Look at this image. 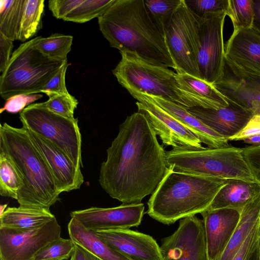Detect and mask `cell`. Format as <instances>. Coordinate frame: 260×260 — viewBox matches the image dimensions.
<instances>
[{
    "label": "cell",
    "instance_id": "60d3db41",
    "mask_svg": "<svg viewBox=\"0 0 260 260\" xmlns=\"http://www.w3.org/2000/svg\"><path fill=\"white\" fill-rule=\"evenodd\" d=\"M260 135V115H253L246 125L228 141H239Z\"/></svg>",
    "mask_w": 260,
    "mask_h": 260
},
{
    "label": "cell",
    "instance_id": "f1b7e54d",
    "mask_svg": "<svg viewBox=\"0 0 260 260\" xmlns=\"http://www.w3.org/2000/svg\"><path fill=\"white\" fill-rule=\"evenodd\" d=\"M24 185L23 176L12 160L0 152V194L17 200Z\"/></svg>",
    "mask_w": 260,
    "mask_h": 260
},
{
    "label": "cell",
    "instance_id": "277c9868",
    "mask_svg": "<svg viewBox=\"0 0 260 260\" xmlns=\"http://www.w3.org/2000/svg\"><path fill=\"white\" fill-rule=\"evenodd\" d=\"M0 152L8 156L21 172L24 185L18 193L19 206L50 210L59 200L54 178L24 127L6 122L0 126Z\"/></svg>",
    "mask_w": 260,
    "mask_h": 260
},
{
    "label": "cell",
    "instance_id": "74e56055",
    "mask_svg": "<svg viewBox=\"0 0 260 260\" xmlns=\"http://www.w3.org/2000/svg\"><path fill=\"white\" fill-rule=\"evenodd\" d=\"M43 94L40 93L30 94H18L13 96L6 100L0 112L6 111L10 113H17L21 112L31 103L41 99Z\"/></svg>",
    "mask_w": 260,
    "mask_h": 260
},
{
    "label": "cell",
    "instance_id": "836d02e7",
    "mask_svg": "<svg viewBox=\"0 0 260 260\" xmlns=\"http://www.w3.org/2000/svg\"><path fill=\"white\" fill-rule=\"evenodd\" d=\"M74 250L75 243L71 238L60 237L41 249L34 260H66L72 257Z\"/></svg>",
    "mask_w": 260,
    "mask_h": 260
},
{
    "label": "cell",
    "instance_id": "ffe728a7",
    "mask_svg": "<svg viewBox=\"0 0 260 260\" xmlns=\"http://www.w3.org/2000/svg\"><path fill=\"white\" fill-rule=\"evenodd\" d=\"M227 107L219 109L194 107L187 111L225 139L239 133L253 115L249 110L228 102Z\"/></svg>",
    "mask_w": 260,
    "mask_h": 260
},
{
    "label": "cell",
    "instance_id": "cb8c5ba5",
    "mask_svg": "<svg viewBox=\"0 0 260 260\" xmlns=\"http://www.w3.org/2000/svg\"><path fill=\"white\" fill-rule=\"evenodd\" d=\"M260 195V183L254 181L230 179L218 191L208 209H243Z\"/></svg>",
    "mask_w": 260,
    "mask_h": 260
},
{
    "label": "cell",
    "instance_id": "7a4b0ae2",
    "mask_svg": "<svg viewBox=\"0 0 260 260\" xmlns=\"http://www.w3.org/2000/svg\"><path fill=\"white\" fill-rule=\"evenodd\" d=\"M98 19L100 29L111 47L175 70L164 32L144 0H115Z\"/></svg>",
    "mask_w": 260,
    "mask_h": 260
},
{
    "label": "cell",
    "instance_id": "d6a6232c",
    "mask_svg": "<svg viewBox=\"0 0 260 260\" xmlns=\"http://www.w3.org/2000/svg\"><path fill=\"white\" fill-rule=\"evenodd\" d=\"M152 17L164 32L182 0H144Z\"/></svg>",
    "mask_w": 260,
    "mask_h": 260
},
{
    "label": "cell",
    "instance_id": "7bdbcfd3",
    "mask_svg": "<svg viewBox=\"0 0 260 260\" xmlns=\"http://www.w3.org/2000/svg\"><path fill=\"white\" fill-rule=\"evenodd\" d=\"M74 260H100L79 245L75 243Z\"/></svg>",
    "mask_w": 260,
    "mask_h": 260
},
{
    "label": "cell",
    "instance_id": "c3c4849f",
    "mask_svg": "<svg viewBox=\"0 0 260 260\" xmlns=\"http://www.w3.org/2000/svg\"><path fill=\"white\" fill-rule=\"evenodd\" d=\"M7 204L5 205H1L0 206V215L3 214V213L5 211V210L7 209Z\"/></svg>",
    "mask_w": 260,
    "mask_h": 260
},
{
    "label": "cell",
    "instance_id": "ba28073f",
    "mask_svg": "<svg viewBox=\"0 0 260 260\" xmlns=\"http://www.w3.org/2000/svg\"><path fill=\"white\" fill-rule=\"evenodd\" d=\"M22 127L49 141L78 167L82 166V139L77 118H68L31 104L19 113Z\"/></svg>",
    "mask_w": 260,
    "mask_h": 260
},
{
    "label": "cell",
    "instance_id": "d6986e66",
    "mask_svg": "<svg viewBox=\"0 0 260 260\" xmlns=\"http://www.w3.org/2000/svg\"><path fill=\"white\" fill-rule=\"evenodd\" d=\"M224 51L225 58L233 65L260 75V34L252 27L233 30Z\"/></svg>",
    "mask_w": 260,
    "mask_h": 260
},
{
    "label": "cell",
    "instance_id": "83f0119b",
    "mask_svg": "<svg viewBox=\"0 0 260 260\" xmlns=\"http://www.w3.org/2000/svg\"><path fill=\"white\" fill-rule=\"evenodd\" d=\"M26 0H1L0 33L16 40Z\"/></svg>",
    "mask_w": 260,
    "mask_h": 260
},
{
    "label": "cell",
    "instance_id": "ab89813d",
    "mask_svg": "<svg viewBox=\"0 0 260 260\" xmlns=\"http://www.w3.org/2000/svg\"><path fill=\"white\" fill-rule=\"evenodd\" d=\"M243 154L255 181L260 183V146L243 148Z\"/></svg>",
    "mask_w": 260,
    "mask_h": 260
},
{
    "label": "cell",
    "instance_id": "5bb4252c",
    "mask_svg": "<svg viewBox=\"0 0 260 260\" xmlns=\"http://www.w3.org/2000/svg\"><path fill=\"white\" fill-rule=\"evenodd\" d=\"M164 260H207L203 220L196 215L180 220L175 232L160 246Z\"/></svg>",
    "mask_w": 260,
    "mask_h": 260
},
{
    "label": "cell",
    "instance_id": "30bf717a",
    "mask_svg": "<svg viewBox=\"0 0 260 260\" xmlns=\"http://www.w3.org/2000/svg\"><path fill=\"white\" fill-rule=\"evenodd\" d=\"M225 11L208 13L200 18L198 53L201 79L212 85L220 77L224 66L223 31Z\"/></svg>",
    "mask_w": 260,
    "mask_h": 260
},
{
    "label": "cell",
    "instance_id": "b9f144b4",
    "mask_svg": "<svg viewBox=\"0 0 260 260\" xmlns=\"http://www.w3.org/2000/svg\"><path fill=\"white\" fill-rule=\"evenodd\" d=\"M13 41L0 33V71L7 68L12 55Z\"/></svg>",
    "mask_w": 260,
    "mask_h": 260
},
{
    "label": "cell",
    "instance_id": "52a82bcc",
    "mask_svg": "<svg viewBox=\"0 0 260 260\" xmlns=\"http://www.w3.org/2000/svg\"><path fill=\"white\" fill-rule=\"evenodd\" d=\"M120 53L121 59L112 73L118 83L129 92L161 98L189 109L187 100L179 87L176 73L133 53Z\"/></svg>",
    "mask_w": 260,
    "mask_h": 260
},
{
    "label": "cell",
    "instance_id": "5b68a950",
    "mask_svg": "<svg viewBox=\"0 0 260 260\" xmlns=\"http://www.w3.org/2000/svg\"><path fill=\"white\" fill-rule=\"evenodd\" d=\"M38 37L21 44L12 53L0 77V94L4 100L18 94L41 93L64 60L49 58L37 50Z\"/></svg>",
    "mask_w": 260,
    "mask_h": 260
},
{
    "label": "cell",
    "instance_id": "4dcf8cb0",
    "mask_svg": "<svg viewBox=\"0 0 260 260\" xmlns=\"http://www.w3.org/2000/svg\"><path fill=\"white\" fill-rule=\"evenodd\" d=\"M73 37L71 35L54 34L43 38L38 36L35 47L45 56L56 60L67 59L71 50Z\"/></svg>",
    "mask_w": 260,
    "mask_h": 260
},
{
    "label": "cell",
    "instance_id": "603a6c76",
    "mask_svg": "<svg viewBox=\"0 0 260 260\" xmlns=\"http://www.w3.org/2000/svg\"><path fill=\"white\" fill-rule=\"evenodd\" d=\"M115 0H50L54 17L64 21L85 23L98 18Z\"/></svg>",
    "mask_w": 260,
    "mask_h": 260
},
{
    "label": "cell",
    "instance_id": "9a60e30c",
    "mask_svg": "<svg viewBox=\"0 0 260 260\" xmlns=\"http://www.w3.org/2000/svg\"><path fill=\"white\" fill-rule=\"evenodd\" d=\"M144 208L142 203L111 208L91 207L72 211L70 216L91 231L128 229L141 224Z\"/></svg>",
    "mask_w": 260,
    "mask_h": 260
},
{
    "label": "cell",
    "instance_id": "ac0fdd59",
    "mask_svg": "<svg viewBox=\"0 0 260 260\" xmlns=\"http://www.w3.org/2000/svg\"><path fill=\"white\" fill-rule=\"evenodd\" d=\"M207 260H219L240 219L241 212L231 208L207 209L202 212Z\"/></svg>",
    "mask_w": 260,
    "mask_h": 260
},
{
    "label": "cell",
    "instance_id": "8d00e7d4",
    "mask_svg": "<svg viewBox=\"0 0 260 260\" xmlns=\"http://www.w3.org/2000/svg\"><path fill=\"white\" fill-rule=\"evenodd\" d=\"M69 65L66 59L58 72L43 87L41 93H45L48 97L54 94H69L66 84V74Z\"/></svg>",
    "mask_w": 260,
    "mask_h": 260
},
{
    "label": "cell",
    "instance_id": "d590c367",
    "mask_svg": "<svg viewBox=\"0 0 260 260\" xmlns=\"http://www.w3.org/2000/svg\"><path fill=\"white\" fill-rule=\"evenodd\" d=\"M185 2L196 16L202 18L208 13L226 12L228 0H185Z\"/></svg>",
    "mask_w": 260,
    "mask_h": 260
},
{
    "label": "cell",
    "instance_id": "f35d334b",
    "mask_svg": "<svg viewBox=\"0 0 260 260\" xmlns=\"http://www.w3.org/2000/svg\"><path fill=\"white\" fill-rule=\"evenodd\" d=\"M258 234L259 223L248 235L232 260H249L258 247Z\"/></svg>",
    "mask_w": 260,
    "mask_h": 260
},
{
    "label": "cell",
    "instance_id": "6da1fadb",
    "mask_svg": "<svg viewBox=\"0 0 260 260\" xmlns=\"http://www.w3.org/2000/svg\"><path fill=\"white\" fill-rule=\"evenodd\" d=\"M99 181L123 204L141 203L155 190L167 170L166 151L148 119L137 111L127 116L107 149Z\"/></svg>",
    "mask_w": 260,
    "mask_h": 260
},
{
    "label": "cell",
    "instance_id": "9c48e42d",
    "mask_svg": "<svg viewBox=\"0 0 260 260\" xmlns=\"http://www.w3.org/2000/svg\"><path fill=\"white\" fill-rule=\"evenodd\" d=\"M199 20L185 0H182L165 28L164 34L176 73L186 74L201 80L198 64Z\"/></svg>",
    "mask_w": 260,
    "mask_h": 260
},
{
    "label": "cell",
    "instance_id": "2e32d148",
    "mask_svg": "<svg viewBox=\"0 0 260 260\" xmlns=\"http://www.w3.org/2000/svg\"><path fill=\"white\" fill-rule=\"evenodd\" d=\"M27 131L46 162L60 193L79 189L84 182L81 167L77 166L52 143L34 132Z\"/></svg>",
    "mask_w": 260,
    "mask_h": 260
},
{
    "label": "cell",
    "instance_id": "4316f807",
    "mask_svg": "<svg viewBox=\"0 0 260 260\" xmlns=\"http://www.w3.org/2000/svg\"><path fill=\"white\" fill-rule=\"evenodd\" d=\"M259 221L260 195L243 209L238 224L219 260H232Z\"/></svg>",
    "mask_w": 260,
    "mask_h": 260
},
{
    "label": "cell",
    "instance_id": "1f68e13d",
    "mask_svg": "<svg viewBox=\"0 0 260 260\" xmlns=\"http://www.w3.org/2000/svg\"><path fill=\"white\" fill-rule=\"evenodd\" d=\"M253 4V0H228L226 13L232 22L234 30L252 27L254 19Z\"/></svg>",
    "mask_w": 260,
    "mask_h": 260
},
{
    "label": "cell",
    "instance_id": "8992f818",
    "mask_svg": "<svg viewBox=\"0 0 260 260\" xmlns=\"http://www.w3.org/2000/svg\"><path fill=\"white\" fill-rule=\"evenodd\" d=\"M165 158L167 167L175 171L226 179L255 181L241 148H174L166 151Z\"/></svg>",
    "mask_w": 260,
    "mask_h": 260
},
{
    "label": "cell",
    "instance_id": "7c38bea8",
    "mask_svg": "<svg viewBox=\"0 0 260 260\" xmlns=\"http://www.w3.org/2000/svg\"><path fill=\"white\" fill-rule=\"evenodd\" d=\"M136 99L138 111L145 114L164 145L173 148L200 149V140L183 124L159 107L143 93L132 91Z\"/></svg>",
    "mask_w": 260,
    "mask_h": 260
},
{
    "label": "cell",
    "instance_id": "681fc988",
    "mask_svg": "<svg viewBox=\"0 0 260 260\" xmlns=\"http://www.w3.org/2000/svg\"><path fill=\"white\" fill-rule=\"evenodd\" d=\"M70 260H74V257L73 254L72 256V257L70 258Z\"/></svg>",
    "mask_w": 260,
    "mask_h": 260
},
{
    "label": "cell",
    "instance_id": "bcb514c9",
    "mask_svg": "<svg viewBox=\"0 0 260 260\" xmlns=\"http://www.w3.org/2000/svg\"><path fill=\"white\" fill-rule=\"evenodd\" d=\"M249 260H259L258 247Z\"/></svg>",
    "mask_w": 260,
    "mask_h": 260
},
{
    "label": "cell",
    "instance_id": "d4e9b609",
    "mask_svg": "<svg viewBox=\"0 0 260 260\" xmlns=\"http://www.w3.org/2000/svg\"><path fill=\"white\" fill-rule=\"evenodd\" d=\"M70 238L100 260H132L110 246L93 231L71 218L68 225Z\"/></svg>",
    "mask_w": 260,
    "mask_h": 260
},
{
    "label": "cell",
    "instance_id": "484cf974",
    "mask_svg": "<svg viewBox=\"0 0 260 260\" xmlns=\"http://www.w3.org/2000/svg\"><path fill=\"white\" fill-rule=\"evenodd\" d=\"M55 218L50 210L44 209L8 207L0 215V228L17 231L38 228Z\"/></svg>",
    "mask_w": 260,
    "mask_h": 260
},
{
    "label": "cell",
    "instance_id": "44dd1931",
    "mask_svg": "<svg viewBox=\"0 0 260 260\" xmlns=\"http://www.w3.org/2000/svg\"><path fill=\"white\" fill-rule=\"evenodd\" d=\"M145 95L186 126L200 140L202 143L206 144L209 148H220L230 146L227 139L192 115L186 108L161 98Z\"/></svg>",
    "mask_w": 260,
    "mask_h": 260
},
{
    "label": "cell",
    "instance_id": "3957f363",
    "mask_svg": "<svg viewBox=\"0 0 260 260\" xmlns=\"http://www.w3.org/2000/svg\"><path fill=\"white\" fill-rule=\"evenodd\" d=\"M230 179L177 172L166 173L147 202L146 213L165 224L207 210L220 189Z\"/></svg>",
    "mask_w": 260,
    "mask_h": 260
},
{
    "label": "cell",
    "instance_id": "7dc6e473",
    "mask_svg": "<svg viewBox=\"0 0 260 260\" xmlns=\"http://www.w3.org/2000/svg\"><path fill=\"white\" fill-rule=\"evenodd\" d=\"M258 259L260 260V221L259 223V234H258Z\"/></svg>",
    "mask_w": 260,
    "mask_h": 260
},
{
    "label": "cell",
    "instance_id": "ee69618b",
    "mask_svg": "<svg viewBox=\"0 0 260 260\" xmlns=\"http://www.w3.org/2000/svg\"><path fill=\"white\" fill-rule=\"evenodd\" d=\"M253 1L254 19L252 28L260 34V0Z\"/></svg>",
    "mask_w": 260,
    "mask_h": 260
},
{
    "label": "cell",
    "instance_id": "4fadbf2b",
    "mask_svg": "<svg viewBox=\"0 0 260 260\" xmlns=\"http://www.w3.org/2000/svg\"><path fill=\"white\" fill-rule=\"evenodd\" d=\"M212 85L228 102L260 115V75L240 69L224 58L222 74Z\"/></svg>",
    "mask_w": 260,
    "mask_h": 260
},
{
    "label": "cell",
    "instance_id": "e0dca14e",
    "mask_svg": "<svg viewBox=\"0 0 260 260\" xmlns=\"http://www.w3.org/2000/svg\"><path fill=\"white\" fill-rule=\"evenodd\" d=\"M92 231L132 260H164L160 247L150 235L129 229Z\"/></svg>",
    "mask_w": 260,
    "mask_h": 260
},
{
    "label": "cell",
    "instance_id": "7402d4cb",
    "mask_svg": "<svg viewBox=\"0 0 260 260\" xmlns=\"http://www.w3.org/2000/svg\"><path fill=\"white\" fill-rule=\"evenodd\" d=\"M176 79L179 88L187 100L189 109H219L229 106L225 98L206 81L186 74H177Z\"/></svg>",
    "mask_w": 260,
    "mask_h": 260
},
{
    "label": "cell",
    "instance_id": "f6af8a7d",
    "mask_svg": "<svg viewBox=\"0 0 260 260\" xmlns=\"http://www.w3.org/2000/svg\"><path fill=\"white\" fill-rule=\"evenodd\" d=\"M243 141L253 146H260V135L246 138L243 140Z\"/></svg>",
    "mask_w": 260,
    "mask_h": 260
},
{
    "label": "cell",
    "instance_id": "f546056e",
    "mask_svg": "<svg viewBox=\"0 0 260 260\" xmlns=\"http://www.w3.org/2000/svg\"><path fill=\"white\" fill-rule=\"evenodd\" d=\"M44 3V0H26L16 40L24 42L41 28Z\"/></svg>",
    "mask_w": 260,
    "mask_h": 260
},
{
    "label": "cell",
    "instance_id": "8fae6325",
    "mask_svg": "<svg viewBox=\"0 0 260 260\" xmlns=\"http://www.w3.org/2000/svg\"><path fill=\"white\" fill-rule=\"evenodd\" d=\"M61 231L56 217L38 228L26 231L0 228V259L34 260L41 249L60 237Z\"/></svg>",
    "mask_w": 260,
    "mask_h": 260
},
{
    "label": "cell",
    "instance_id": "e575fe53",
    "mask_svg": "<svg viewBox=\"0 0 260 260\" xmlns=\"http://www.w3.org/2000/svg\"><path fill=\"white\" fill-rule=\"evenodd\" d=\"M39 107L44 108L60 116L74 118V111L78 102L72 95L54 94L49 97V99L42 103H35Z\"/></svg>",
    "mask_w": 260,
    "mask_h": 260
}]
</instances>
